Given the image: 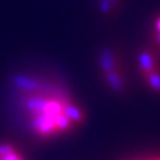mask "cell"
Wrapping results in <instances>:
<instances>
[{"instance_id": "obj_1", "label": "cell", "mask_w": 160, "mask_h": 160, "mask_svg": "<svg viewBox=\"0 0 160 160\" xmlns=\"http://www.w3.org/2000/svg\"><path fill=\"white\" fill-rule=\"evenodd\" d=\"M13 88L24 127L39 142L72 136L86 127L87 108L56 75H19L13 80Z\"/></svg>"}, {"instance_id": "obj_2", "label": "cell", "mask_w": 160, "mask_h": 160, "mask_svg": "<svg viewBox=\"0 0 160 160\" xmlns=\"http://www.w3.org/2000/svg\"><path fill=\"white\" fill-rule=\"evenodd\" d=\"M96 75L100 83L113 96L124 98L131 92L127 62L118 44H106L96 52Z\"/></svg>"}, {"instance_id": "obj_3", "label": "cell", "mask_w": 160, "mask_h": 160, "mask_svg": "<svg viewBox=\"0 0 160 160\" xmlns=\"http://www.w3.org/2000/svg\"><path fill=\"white\" fill-rule=\"evenodd\" d=\"M135 67L143 86L153 96L160 98V51L144 44L135 53Z\"/></svg>"}, {"instance_id": "obj_4", "label": "cell", "mask_w": 160, "mask_h": 160, "mask_svg": "<svg viewBox=\"0 0 160 160\" xmlns=\"http://www.w3.org/2000/svg\"><path fill=\"white\" fill-rule=\"evenodd\" d=\"M124 0H95V8L99 16L106 20H112L123 9Z\"/></svg>"}, {"instance_id": "obj_5", "label": "cell", "mask_w": 160, "mask_h": 160, "mask_svg": "<svg viewBox=\"0 0 160 160\" xmlns=\"http://www.w3.org/2000/svg\"><path fill=\"white\" fill-rule=\"evenodd\" d=\"M0 160H28L24 152L11 142L0 143Z\"/></svg>"}, {"instance_id": "obj_6", "label": "cell", "mask_w": 160, "mask_h": 160, "mask_svg": "<svg viewBox=\"0 0 160 160\" xmlns=\"http://www.w3.org/2000/svg\"><path fill=\"white\" fill-rule=\"evenodd\" d=\"M151 44L160 51V12L151 22Z\"/></svg>"}, {"instance_id": "obj_7", "label": "cell", "mask_w": 160, "mask_h": 160, "mask_svg": "<svg viewBox=\"0 0 160 160\" xmlns=\"http://www.w3.org/2000/svg\"><path fill=\"white\" fill-rule=\"evenodd\" d=\"M123 160H160V152H151L148 155H143V156L129 158V159H123Z\"/></svg>"}]
</instances>
